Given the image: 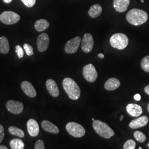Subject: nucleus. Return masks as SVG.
<instances>
[{"label": "nucleus", "mask_w": 149, "mask_h": 149, "mask_svg": "<svg viewBox=\"0 0 149 149\" xmlns=\"http://www.w3.org/2000/svg\"><path fill=\"white\" fill-rule=\"evenodd\" d=\"M134 98L136 101H139L141 100V96L139 94H136L135 96H134Z\"/></svg>", "instance_id": "33"}, {"label": "nucleus", "mask_w": 149, "mask_h": 149, "mask_svg": "<svg viewBox=\"0 0 149 149\" xmlns=\"http://www.w3.org/2000/svg\"><path fill=\"white\" fill-rule=\"evenodd\" d=\"M148 122V118L146 116H144L132 120L129 124V127L132 129L142 128L146 126Z\"/></svg>", "instance_id": "15"}, {"label": "nucleus", "mask_w": 149, "mask_h": 149, "mask_svg": "<svg viewBox=\"0 0 149 149\" xmlns=\"http://www.w3.org/2000/svg\"><path fill=\"white\" fill-rule=\"evenodd\" d=\"M141 67L144 71L149 73V55L145 56L141 61Z\"/></svg>", "instance_id": "25"}, {"label": "nucleus", "mask_w": 149, "mask_h": 149, "mask_svg": "<svg viewBox=\"0 0 149 149\" xmlns=\"http://www.w3.org/2000/svg\"><path fill=\"white\" fill-rule=\"evenodd\" d=\"M83 76L88 82H94L98 76L95 67L92 64L86 65L83 68Z\"/></svg>", "instance_id": "7"}, {"label": "nucleus", "mask_w": 149, "mask_h": 149, "mask_svg": "<svg viewBox=\"0 0 149 149\" xmlns=\"http://www.w3.org/2000/svg\"><path fill=\"white\" fill-rule=\"evenodd\" d=\"M123 117H124V116H123V115L120 116V121H122V120L123 119Z\"/></svg>", "instance_id": "38"}, {"label": "nucleus", "mask_w": 149, "mask_h": 149, "mask_svg": "<svg viewBox=\"0 0 149 149\" xmlns=\"http://www.w3.org/2000/svg\"><path fill=\"white\" fill-rule=\"evenodd\" d=\"M66 129L71 135L77 138L84 136L86 133L85 128L77 123H68L66 125Z\"/></svg>", "instance_id": "5"}, {"label": "nucleus", "mask_w": 149, "mask_h": 149, "mask_svg": "<svg viewBox=\"0 0 149 149\" xmlns=\"http://www.w3.org/2000/svg\"><path fill=\"white\" fill-rule=\"evenodd\" d=\"M3 1L6 3H10L12 1V0H3Z\"/></svg>", "instance_id": "36"}, {"label": "nucleus", "mask_w": 149, "mask_h": 149, "mask_svg": "<svg viewBox=\"0 0 149 149\" xmlns=\"http://www.w3.org/2000/svg\"><path fill=\"white\" fill-rule=\"evenodd\" d=\"M130 4V0H114L113 7L116 11L123 13L127 11Z\"/></svg>", "instance_id": "16"}, {"label": "nucleus", "mask_w": 149, "mask_h": 149, "mask_svg": "<svg viewBox=\"0 0 149 149\" xmlns=\"http://www.w3.org/2000/svg\"><path fill=\"white\" fill-rule=\"evenodd\" d=\"M139 149H142V148H141V147H139Z\"/></svg>", "instance_id": "42"}, {"label": "nucleus", "mask_w": 149, "mask_h": 149, "mask_svg": "<svg viewBox=\"0 0 149 149\" xmlns=\"http://www.w3.org/2000/svg\"><path fill=\"white\" fill-rule=\"evenodd\" d=\"M27 130L32 137L37 136L39 133V127L37 122L33 119H29L27 124Z\"/></svg>", "instance_id": "12"}, {"label": "nucleus", "mask_w": 149, "mask_h": 149, "mask_svg": "<svg viewBox=\"0 0 149 149\" xmlns=\"http://www.w3.org/2000/svg\"><path fill=\"white\" fill-rule=\"evenodd\" d=\"M144 91H145V93L149 96V85H148L145 87Z\"/></svg>", "instance_id": "34"}, {"label": "nucleus", "mask_w": 149, "mask_h": 149, "mask_svg": "<svg viewBox=\"0 0 149 149\" xmlns=\"http://www.w3.org/2000/svg\"><path fill=\"white\" fill-rule=\"evenodd\" d=\"M49 22L44 19H40L36 21L34 24V28L39 32H43L49 27Z\"/></svg>", "instance_id": "21"}, {"label": "nucleus", "mask_w": 149, "mask_h": 149, "mask_svg": "<svg viewBox=\"0 0 149 149\" xmlns=\"http://www.w3.org/2000/svg\"><path fill=\"white\" fill-rule=\"evenodd\" d=\"M8 148L5 145H0V149H7Z\"/></svg>", "instance_id": "37"}, {"label": "nucleus", "mask_w": 149, "mask_h": 149, "mask_svg": "<svg viewBox=\"0 0 149 149\" xmlns=\"http://www.w3.org/2000/svg\"><path fill=\"white\" fill-rule=\"evenodd\" d=\"M127 111L129 115L134 117H137L143 113V109L140 106L137 104L130 103L127 106Z\"/></svg>", "instance_id": "17"}, {"label": "nucleus", "mask_w": 149, "mask_h": 149, "mask_svg": "<svg viewBox=\"0 0 149 149\" xmlns=\"http://www.w3.org/2000/svg\"><path fill=\"white\" fill-rule=\"evenodd\" d=\"M136 146V143L133 140L129 139L127 140L123 146L124 149H134Z\"/></svg>", "instance_id": "27"}, {"label": "nucleus", "mask_w": 149, "mask_h": 149, "mask_svg": "<svg viewBox=\"0 0 149 149\" xmlns=\"http://www.w3.org/2000/svg\"><path fill=\"white\" fill-rule=\"evenodd\" d=\"M8 132L12 135H15L19 138H23L24 136V133L23 132V131L21 129L16 127L11 126L8 128Z\"/></svg>", "instance_id": "24"}, {"label": "nucleus", "mask_w": 149, "mask_h": 149, "mask_svg": "<svg viewBox=\"0 0 149 149\" xmlns=\"http://www.w3.org/2000/svg\"><path fill=\"white\" fill-rule=\"evenodd\" d=\"M22 90L27 96L34 98L37 96V92L32 84L27 81H23L21 84Z\"/></svg>", "instance_id": "13"}, {"label": "nucleus", "mask_w": 149, "mask_h": 149, "mask_svg": "<svg viewBox=\"0 0 149 149\" xmlns=\"http://www.w3.org/2000/svg\"><path fill=\"white\" fill-rule=\"evenodd\" d=\"M34 149H44L45 146L44 141L42 140H38L36 143H35L34 145Z\"/></svg>", "instance_id": "31"}, {"label": "nucleus", "mask_w": 149, "mask_h": 149, "mask_svg": "<svg viewBox=\"0 0 149 149\" xmlns=\"http://www.w3.org/2000/svg\"><path fill=\"white\" fill-rule=\"evenodd\" d=\"M128 38L123 33H116L110 38V44L113 48L123 50L128 46Z\"/></svg>", "instance_id": "4"}, {"label": "nucleus", "mask_w": 149, "mask_h": 149, "mask_svg": "<svg viewBox=\"0 0 149 149\" xmlns=\"http://www.w3.org/2000/svg\"></svg>", "instance_id": "43"}, {"label": "nucleus", "mask_w": 149, "mask_h": 149, "mask_svg": "<svg viewBox=\"0 0 149 149\" xmlns=\"http://www.w3.org/2000/svg\"><path fill=\"white\" fill-rule=\"evenodd\" d=\"M102 7L98 4H95L92 6L88 12V14L92 18H96L101 15Z\"/></svg>", "instance_id": "20"}, {"label": "nucleus", "mask_w": 149, "mask_h": 149, "mask_svg": "<svg viewBox=\"0 0 149 149\" xmlns=\"http://www.w3.org/2000/svg\"><path fill=\"white\" fill-rule=\"evenodd\" d=\"M22 2L27 7L31 8L33 7L36 4V0H21Z\"/></svg>", "instance_id": "30"}, {"label": "nucleus", "mask_w": 149, "mask_h": 149, "mask_svg": "<svg viewBox=\"0 0 149 149\" xmlns=\"http://www.w3.org/2000/svg\"><path fill=\"white\" fill-rule=\"evenodd\" d=\"M120 85V82L116 78H111L107 80L105 84L104 88L108 91H113L116 90Z\"/></svg>", "instance_id": "19"}, {"label": "nucleus", "mask_w": 149, "mask_h": 149, "mask_svg": "<svg viewBox=\"0 0 149 149\" xmlns=\"http://www.w3.org/2000/svg\"><path fill=\"white\" fill-rule=\"evenodd\" d=\"M64 90L72 100H77L80 98L81 90L77 83L69 77L64 79L63 82Z\"/></svg>", "instance_id": "2"}, {"label": "nucleus", "mask_w": 149, "mask_h": 149, "mask_svg": "<svg viewBox=\"0 0 149 149\" xmlns=\"http://www.w3.org/2000/svg\"><path fill=\"white\" fill-rule=\"evenodd\" d=\"M20 19V16L12 11H5L0 15V21L7 25L16 24Z\"/></svg>", "instance_id": "6"}, {"label": "nucleus", "mask_w": 149, "mask_h": 149, "mask_svg": "<svg viewBox=\"0 0 149 149\" xmlns=\"http://www.w3.org/2000/svg\"><path fill=\"white\" fill-rule=\"evenodd\" d=\"M50 43L49 37L45 33H42L39 36L37 40L38 50L40 52H44L48 49Z\"/></svg>", "instance_id": "11"}, {"label": "nucleus", "mask_w": 149, "mask_h": 149, "mask_svg": "<svg viewBox=\"0 0 149 149\" xmlns=\"http://www.w3.org/2000/svg\"><path fill=\"white\" fill-rule=\"evenodd\" d=\"M46 87L49 93L53 97H57L59 96L58 87L56 82L53 79H48L46 82Z\"/></svg>", "instance_id": "14"}, {"label": "nucleus", "mask_w": 149, "mask_h": 149, "mask_svg": "<svg viewBox=\"0 0 149 149\" xmlns=\"http://www.w3.org/2000/svg\"><path fill=\"white\" fill-rule=\"evenodd\" d=\"M92 121H93H93H95V118H92Z\"/></svg>", "instance_id": "40"}, {"label": "nucleus", "mask_w": 149, "mask_h": 149, "mask_svg": "<svg viewBox=\"0 0 149 149\" xmlns=\"http://www.w3.org/2000/svg\"><path fill=\"white\" fill-rule=\"evenodd\" d=\"M5 136V133H4V128L2 125L0 124V143H2L3 140Z\"/></svg>", "instance_id": "32"}, {"label": "nucleus", "mask_w": 149, "mask_h": 149, "mask_svg": "<svg viewBox=\"0 0 149 149\" xmlns=\"http://www.w3.org/2000/svg\"><path fill=\"white\" fill-rule=\"evenodd\" d=\"M16 52L18 57L19 59H21L24 56V52L23 49L20 45H17L16 47Z\"/></svg>", "instance_id": "29"}, {"label": "nucleus", "mask_w": 149, "mask_h": 149, "mask_svg": "<svg viewBox=\"0 0 149 149\" xmlns=\"http://www.w3.org/2000/svg\"><path fill=\"white\" fill-rule=\"evenodd\" d=\"M6 108L8 112L14 114H19L23 112V104L21 102L10 100L6 103Z\"/></svg>", "instance_id": "10"}, {"label": "nucleus", "mask_w": 149, "mask_h": 149, "mask_svg": "<svg viewBox=\"0 0 149 149\" xmlns=\"http://www.w3.org/2000/svg\"><path fill=\"white\" fill-rule=\"evenodd\" d=\"M24 49L25 50L26 54L28 56H32L34 54L33 52V48L31 45L28 44H24L23 45Z\"/></svg>", "instance_id": "28"}, {"label": "nucleus", "mask_w": 149, "mask_h": 149, "mask_svg": "<svg viewBox=\"0 0 149 149\" xmlns=\"http://www.w3.org/2000/svg\"><path fill=\"white\" fill-rule=\"evenodd\" d=\"M81 37L77 36L69 40L65 46V51L67 54H74L77 51L81 43Z\"/></svg>", "instance_id": "8"}, {"label": "nucleus", "mask_w": 149, "mask_h": 149, "mask_svg": "<svg viewBox=\"0 0 149 149\" xmlns=\"http://www.w3.org/2000/svg\"><path fill=\"white\" fill-rule=\"evenodd\" d=\"M10 51V45L7 38L2 36L0 37V53L3 54H7Z\"/></svg>", "instance_id": "22"}, {"label": "nucleus", "mask_w": 149, "mask_h": 149, "mask_svg": "<svg viewBox=\"0 0 149 149\" xmlns=\"http://www.w3.org/2000/svg\"><path fill=\"white\" fill-rule=\"evenodd\" d=\"M126 18L127 21L133 26H140L148 21V15L145 11L133 8L128 12Z\"/></svg>", "instance_id": "1"}, {"label": "nucleus", "mask_w": 149, "mask_h": 149, "mask_svg": "<svg viewBox=\"0 0 149 149\" xmlns=\"http://www.w3.org/2000/svg\"><path fill=\"white\" fill-rule=\"evenodd\" d=\"M134 136L135 139L140 143H144L146 140L145 135L140 131H136L134 133Z\"/></svg>", "instance_id": "26"}, {"label": "nucleus", "mask_w": 149, "mask_h": 149, "mask_svg": "<svg viewBox=\"0 0 149 149\" xmlns=\"http://www.w3.org/2000/svg\"><path fill=\"white\" fill-rule=\"evenodd\" d=\"M92 125L97 134L103 138L110 139L114 135V132L112 128L101 120H95Z\"/></svg>", "instance_id": "3"}, {"label": "nucleus", "mask_w": 149, "mask_h": 149, "mask_svg": "<svg viewBox=\"0 0 149 149\" xmlns=\"http://www.w3.org/2000/svg\"><path fill=\"white\" fill-rule=\"evenodd\" d=\"M42 127L45 131L50 133L58 134L60 132L59 128L48 120H43L42 122Z\"/></svg>", "instance_id": "18"}, {"label": "nucleus", "mask_w": 149, "mask_h": 149, "mask_svg": "<svg viewBox=\"0 0 149 149\" xmlns=\"http://www.w3.org/2000/svg\"><path fill=\"white\" fill-rule=\"evenodd\" d=\"M94 46V40L92 36L90 33H86L81 41V49L84 52L89 53Z\"/></svg>", "instance_id": "9"}, {"label": "nucleus", "mask_w": 149, "mask_h": 149, "mask_svg": "<svg viewBox=\"0 0 149 149\" xmlns=\"http://www.w3.org/2000/svg\"><path fill=\"white\" fill-rule=\"evenodd\" d=\"M147 109H148V112H149V103H148V106H147Z\"/></svg>", "instance_id": "39"}, {"label": "nucleus", "mask_w": 149, "mask_h": 149, "mask_svg": "<svg viewBox=\"0 0 149 149\" xmlns=\"http://www.w3.org/2000/svg\"><path fill=\"white\" fill-rule=\"evenodd\" d=\"M10 145L11 149H23L24 148V143L19 139H14L11 140Z\"/></svg>", "instance_id": "23"}, {"label": "nucleus", "mask_w": 149, "mask_h": 149, "mask_svg": "<svg viewBox=\"0 0 149 149\" xmlns=\"http://www.w3.org/2000/svg\"><path fill=\"white\" fill-rule=\"evenodd\" d=\"M140 1H141V2H143V3H144V0H140Z\"/></svg>", "instance_id": "41"}, {"label": "nucleus", "mask_w": 149, "mask_h": 149, "mask_svg": "<svg viewBox=\"0 0 149 149\" xmlns=\"http://www.w3.org/2000/svg\"><path fill=\"white\" fill-rule=\"evenodd\" d=\"M98 57L100 58V59H103L104 58V55L102 53H100L98 55Z\"/></svg>", "instance_id": "35"}]
</instances>
